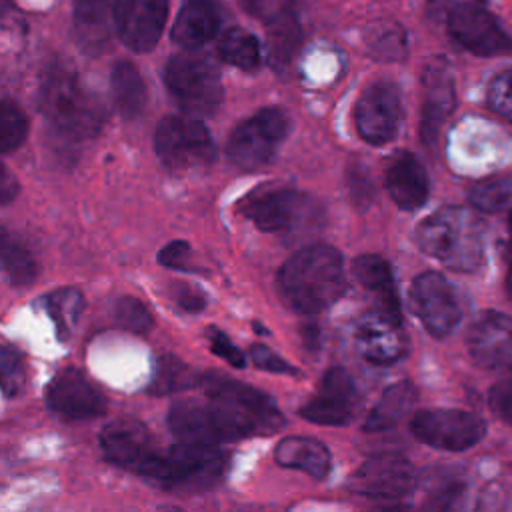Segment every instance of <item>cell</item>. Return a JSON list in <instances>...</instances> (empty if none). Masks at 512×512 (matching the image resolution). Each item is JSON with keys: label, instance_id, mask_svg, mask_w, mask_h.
<instances>
[{"label": "cell", "instance_id": "obj_1", "mask_svg": "<svg viewBox=\"0 0 512 512\" xmlns=\"http://www.w3.org/2000/svg\"><path fill=\"white\" fill-rule=\"evenodd\" d=\"M286 304L300 314H318L338 302L346 290L342 254L328 244H312L292 254L278 272Z\"/></svg>", "mask_w": 512, "mask_h": 512}, {"label": "cell", "instance_id": "obj_2", "mask_svg": "<svg viewBox=\"0 0 512 512\" xmlns=\"http://www.w3.org/2000/svg\"><path fill=\"white\" fill-rule=\"evenodd\" d=\"M38 106L52 128L66 140L92 138L104 124L100 98L66 64L46 68L40 80Z\"/></svg>", "mask_w": 512, "mask_h": 512}, {"label": "cell", "instance_id": "obj_3", "mask_svg": "<svg viewBox=\"0 0 512 512\" xmlns=\"http://www.w3.org/2000/svg\"><path fill=\"white\" fill-rule=\"evenodd\" d=\"M416 242L454 272H474L484 262V222L464 206H444L424 218L416 228Z\"/></svg>", "mask_w": 512, "mask_h": 512}, {"label": "cell", "instance_id": "obj_4", "mask_svg": "<svg viewBox=\"0 0 512 512\" xmlns=\"http://www.w3.org/2000/svg\"><path fill=\"white\" fill-rule=\"evenodd\" d=\"M202 384L234 440L268 436L284 426L282 412L262 390L222 376H202Z\"/></svg>", "mask_w": 512, "mask_h": 512}, {"label": "cell", "instance_id": "obj_5", "mask_svg": "<svg viewBox=\"0 0 512 512\" xmlns=\"http://www.w3.org/2000/svg\"><path fill=\"white\" fill-rule=\"evenodd\" d=\"M166 88L174 102L190 116H208L222 104L220 72L210 58L182 52L168 60L164 70Z\"/></svg>", "mask_w": 512, "mask_h": 512}, {"label": "cell", "instance_id": "obj_6", "mask_svg": "<svg viewBox=\"0 0 512 512\" xmlns=\"http://www.w3.org/2000/svg\"><path fill=\"white\" fill-rule=\"evenodd\" d=\"M104 456L120 468L158 482L168 448H162L154 434L134 418H116L100 432Z\"/></svg>", "mask_w": 512, "mask_h": 512}, {"label": "cell", "instance_id": "obj_7", "mask_svg": "<svg viewBox=\"0 0 512 512\" xmlns=\"http://www.w3.org/2000/svg\"><path fill=\"white\" fill-rule=\"evenodd\" d=\"M156 154L172 172L206 168L216 158L208 128L190 114L166 116L156 128Z\"/></svg>", "mask_w": 512, "mask_h": 512}, {"label": "cell", "instance_id": "obj_8", "mask_svg": "<svg viewBox=\"0 0 512 512\" xmlns=\"http://www.w3.org/2000/svg\"><path fill=\"white\" fill-rule=\"evenodd\" d=\"M228 470V454L220 446L176 442L168 446L158 486L166 490H206L218 484Z\"/></svg>", "mask_w": 512, "mask_h": 512}, {"label": "cell", "instance_id": "obj_9", "mask_svg": "<svg viewBox=\"0 0 512 512\" xmlns=\"http://www.w3.org/2000/svg\"><path fill=\"white\" fill-rule=\"evenodd\" d=\"M412 434L438 450L460 452L478 444L486 434L482 416L458 408H432L420 410L410 420Z\"/></svg>", "mask_w": 512, "mask_h": 512}, {"label": "cell", "instance_id": "obj_10", "mask_svg": "<svg viewBox=\"0 0 512 512\" xmlns=\"http://www.w3.org/2000/svg\"><path fill=\"white\" fill-rule=\"evenodd\" d=\"M288 118L278 108H266L236 126L228 140L230 160L246 170L270 162L280 142L286 138Z\"/></svg>", "mask_w": 512, "mask_h": 512}, {"label": "cell", "instance_id": "obj_11", "mask_svg": "<svg viewBox=\"0 0 512 512\" xmlns=\"http://www.w3.org/2000/svg\"><path fill=\"white\" fill-rule=\"evenodd\" d=\"M410 306L422 326L436 338L448 336L462 318L456 288L440 272H422L412 280Z\"/></svg>", "mask_w": 512, "mask_h": 512}, {"label": "cell", "instance_id": "obj_12", "mask_svg": "<svg viewBox=\"0 0 512 512\" xmlns=\"http://www.w3.org/2000/svg\"><path fill=\"white\" fill-rule=\"evenodd\" d=\"M416 482V472L402 454L382 452L368 456L356 468L350 478V490L374 500L398 502L408 498Z\"/></svg>", "mask_w": 512, "mask_h": 512}, {"label": "cell", "instance_id": "obj_13", "mask_svg": "<svg viewBox=\"0 0 512 512\" xmlns=\"http://www.w3.org/2000/svg\"><path fill=\"white\" fill-rule=\"evenodd\" d=\"M472 360L500 376L512 380V318L496 310L474 320L466 336Z\"/></svg>", "mask_w": 512, "mask_h": 512}, {"label": "cell", "instance_id": "obj_14", "mask_svg": "<svg viewBox=\"0 0 512 512\" xmlns=\"http://www.w3.org/2000/svg\"><path fill=\"white\" fill-rule=\"evenodd\" d=\"M402 120L400 94L390 82L370 84L356 102L354 122L358 134L374 146L390 142Z\"/></svg>", "mask_w": 512, "mask_h": 512}, {"label": "cell", "instance_id": "obj_15", "mask_svg": "<svg viewBox=\"0 0 512 512\" xmlns=\"http://www.w3.org/2000/svg\"><path fill=\"white\" fill-rule=\"evenodd\" d=\"M358 404L360 394L352 376L336 366L322 376L316 396L302 406L300 414L322 426H346L356 416Z\"/></svg>", "mask_w": 512, "mask_h": 512}, {"label": "cell", "instance_id": "obj_16", "mask_svg": "<svg viewBox=\"0 0 512 512\" xmlns=\"http://www.w3.org/2000/svg\"><path fill=\"white\" fill-rule=\"evenodd\" d=\"M46 404L66 420H92L106 412V396L76 368L54 374L46 386Z\"/></svg>", "mask_w": 512, "mask_h": 512}, {"label": "cell", "instance_id": "obj_17", "mask_svg": "<svg viewBox=\"0 0 512 512\" xmlns=\"http://www.w3.org/2000/svg\"><path fill=\"white\" fill-rule=\"evenodd\" d=\"M448 30L460 46L478 56H498L512 48V40L500 22L472 4H458L448 12Z\"/></svg>", "mask_w": 512, "mask_h": 512}, {"label": "cell", "instance_id": "obj_18", "mask_svg": "<svg viewBox=\"0 0 512 512\" xmlns=\"http://www.w3.org/2000/svg\"><path fill=\"white\" fill-rule=\"evenodd\" d=\"M114 26L120 40L134 52H150L160 40L168 0H114Z\"/></svg>", "mask_w": 512, "mask_h": 512}, {"label": "cell", "instance_id": "obj_19", "mask_svg": "<svg viewBox=\"0 0 512 512\" xmlns=\"http://www.w3.org/2000/svg\"><path fill=\"white\" fill-rule=\"evenodd\" d=\"M168 426L180 442L202 446H222L224 442H234L218 410L208 398H182L174 402L168 412Z\"/></svg>", "mask_w": 512, "mask_h": 512}, {"label": "cell", "instance_id": "obj_20", "mask_svg": "<svg viewBox=\"0 0 512 512\" xmlns=\"http://www.w3.org/2000/svg\"><path fill=\"white\" fill-rule=\"evenodd\" d=\"M240 212L264 232H288L304 220L308 200L296 190L278 188L248 196L240 204Z\"/></svg>", "mask_w": 512, "mask_h": 512}, {"label": "cell", "instance_id": "obj_21", "mask_svg": "<svg viewBox=\"0 0 512 512\" xmlns=\"http://www.w3.org/2000/svg\"><path fill=\"white\" fill-rule=\"evenodd\" d=\"M408 498L384 512H466L468 488L458 474L440 470L418 478Z\"/></svg>", "mask_w": 512, "mask_h": 512}, {"label": "cell", "instance_id": "obj_22", "mask_svg": "<svg viewBox=\"0 0 512 512\" xmlns=\"http://www.w3.org/2000/svg\"><path fill=\"white\" fill-rule=\"evenodd\" d=\"M354 338L360 354L372 364H394L406 354L408 342L402 322L392 320L376 308L358 320Z\"/></svg>", "mask_w": 512, "mask_h": 512}, {"label": "cell", "instance_id": "obj_23", "mask_svg": "<svg viewBox=\"0 0 512 512\" xmlns=\"http://www.w3.org/2000/svg\"><path fill=\"white\" fill-rule=\"evenodd\" d=\"M424 106H422V138L432 144L440 126L456 104L454 80L446 62H432L424 70Z\"/></svg>", "mask_w": 512, "mask_h": 512}, {"label": "cell", "instance_id": "obj_24", "mask_svg": "<svg viewBox=\"0 0 512 512\" xmlns=\"http://www.w3.org/2000/svg\"><path fill=\"white\" fill-rule=\"evenodd\" d=\"M384 184L394 204L402 210H416L428 200V174L410 152H400L388 162Z\"/></svg>", "mask_w": 512, "mask_h": 512}, {"label": "cell", "instance_id": "obj_25", "mask_svg": "<svg viewBox=\"0 0 512 512\" xmlns=\"http://www.w3.org/2000/svg\"><path fill=\"white\" fill-rule=\"evenodd\" d=\"M352 274L358 284L370 290L376 298V310L390 316L396 322H402V308L398 290L394 284V276L390 264L378 254H362L352 264Z\"/></svg>", "mask_w": 512, "mask_h": 512}, {"label": "cell", "instance_id": "obj_26", "mask_svg": "<svg viewBox=\"0 0 512 512\" xmlns=\"http://www.w3.org/2000/svg\"><path fill=\"white\" fill-rule=\"evenodd\" d=\"M222 22V10L214 0H188L172 26V40L188 50L204 46L216 36Z\"/></svg>", "mask_w": 512, "mask_h": 512}, {"label": "cell", "instance_id": "obj_27", "mask_svg": "<svg viewBox=\"0 0 512 512\" xmlns=\"http://www.w3.org/2000/svg\"><path fill=\"white\" fill-rule=\"evenodd\" d=\"M274 458L280 466L306 472L316 480H324L332 468L330 450L310 436L282 438L274 448Z\"/></svg>", "mask_w": 512, "mask_h": 512}, {"label": "cell", "instance_id": "obj_28", "mask_svg": "<svg viewBox=\"0 0 512 512\" xmlns=\"http://www.w3.org/2000/svg\"><path fill=\"white\" fill-rule=\"evenodd\" d=\"M302 44V26L296 12L282 6L268 24V60L276 72H284Z\"/></svg>", "mask_w": 512, "mask_h": 512}, {"label": "cell", "instance_id": "obj_29", "mask_svg": "<svg viewBox=\"0 0 512 512\" xmlns=\"http://www.w3.org/2000/svg\"><path fill=\"white\" fill-rule=\"evenodd\" d=\"M416 396H418L416 386L408 380L388 386L382 392L380 400L370 410L364 430L366 432H382V430L396 426L408 414V410L414 406Z\"/></svg>", "mask_w": 512, "mask_h": 512}, {"label": "cell", "instance_id": "obj_30", "mask_svg": "<svg viewBox=\"0 0 512 512\" xmlns=\"http://www.w3.org/2000/svg\"><path fill=\"white\" fill-rule=\"evenodd\" d=\"M110 92L116 110L124 118H136L146 106V84L138 68L130 62H118L110 72Z\"/></svg>", "mask_w": 512, "mask_h": 512}, {"label": "cell", "instance_id": "obj_31", "mask_svg": "<svg viewBox=\"0 0 512 512\" xmlns=\"http://www.w3.org/2000/svg\"><path fill=\"white\" fill-rule=\"evenodd\" d=\"M78 40L86 50H100L108 42V0H74Z\"/></svg>", "mask_w": 512, "mask_h": 512}, {"label": "cell", "instance_id": "obj_32", "mask_svg": "<svg viewBox=\"0 0 512 512\" xmlns=\"http://www.w3.org/2000/svg\"><path fill=\"white\" fill-rule=\"evenodd\" d=\"M44 304H46L48 316L56 326L58 338L66 340L80 320V314L84 308L82 292H78L76 288H58L46 294Z\"/></svg>", "mask_w": 512, "mask_h": 512}, {"label": "cell", "instance_id": "obj_33", "mask_svg": "<svg viewBox=\"0 0 512 512\" xmlns=\"http://www.w3.org/2000/svg\"><path fill=\"white\" fill-rule=\"evenodd\" d=\"M218 56L240 70H254L260 62V44L256 36L242 28L226 30L216 46Z\"/></svg>", "mask_w": 512, "mask_h": 512}, {"label": "cell", "instance_id": "obj_34", "mask_svg": "<svg viewBox=\"0 0 512 512\" xmlns=\"http://www.w3.org/2000/svg\"><path fill=\"white\" fill-rule=\"evenodd\" d=\"M2 252V268L12 286H26L34 282L38 276V262L32 256V252L20 244L16 238H12L6 230L2 232L0 242Z\"/></svg>", "mask_w": 512, "mask_h": 512}, {"label": "cell", "instance_id": "obj_35", "mask_svg": "<svg viewBox=\"0 0 512 512\" xmlns=\"http://www.w3.org/2000/svg\"><path fill=\"white\" fill-rule=\"evenodd\" d=\"M366 44H368V52L374 58L388 60V62L402 60L408 52L404 28L388 20H380L374 26H370L366 34Z\"/></svg>", "mask_w": 512, "mask_h": 512}, {"label": "cell", "instance_id": "obj_36", "mask_svg": "<svg viewBox=\"0 0 512 512\" xmlns=\"http://www.w3.org/2000/svg\"><path fill=\"white\" fill-rule=\"evenodd\" d=\"M470 204L482 212L512 210V176H492L476 182L468 192Z\"/></svg>", "mask_w": 512, "mask_h": 512}, {"label": "cell", "instance_id": "obj_37", "mask_svg": "<svg viewBox=\"0 0 512 512\" xmlns=\"http://www.w3.org/2000/svg\"><path fill=\"white\" fill-rule=\"evenodd\" d=\"M28 132V122L24 112L12 104L10 100H4L0 106V146L2 152H12L16 150Z\"/></svg>", "mask_w": 512, "mask_h": 512}, {"label": "cell", "instance_id": "obj_38", "mask_svg": "<svg viewBox=\"0 0 512 512\" xmlns=\"http://www.w3.org/2000/svg\"><path fill=\"white\" fill-rule=\"evenodd\" d=\"M114 318L124 330H130V332H136V334H144L152 328L150 310L144 306V302H140L134 296L116 298Z\"/></svg>", "mask_w": 512, "mask_h": 512}, {"label": "cell", "instance_id": "obj_39", "mask_svg": "<svg viewBox=\"0 0 512 512\" xmlns=\"http://www.w3.org/2000/svg\"><path fill=\"white\" fill-rule=\"evenodd\" d=\"M196 380L192 378L190 370L180 364L178 360L174 358H162L158 362V370L154 374V380H152V386L150 390L154 394H166V392H174V390H182V388H188L192 386Z\"/></svg>", "mask_w": 512, "mask_h": 512}, {"label": "cell", "instance_id": "obj_40", "mask_svg": "<svg viewBox=\"0 0 512 512\" xmlns=\"http://www.w3.org/2000/svg\"><path fill=\"white\" fill-rule=\"evenodd\" d=\"M0 372H2V392L6 398H14L24 390L26 384V368L20 352L4 344L0 350Z\"/></svg>", "mask_w": 512, "mask_h": 512}, {"label": "cell", "instance_id": "obj_41", "mask_svg": "<svg viewBox=\"0 0 512 512\" xmlns=\"http://www.w3.org/2000/svg\"><path fill=\"white\" fill-rule=\"evenodd\" d=\"M488 104L512 124V68L498 74L488 88Z\"/></svg>", "mask_w": 512, "mask_h": 512}, {"label": "cell", "instance_id": "obj_42", "mask_svg": "<svg viewBox=\"0 0 512 512\" xmlns=\"http://www.w3.org/2000/svg\"><path fill=\"white\" fill-rule=\"evenodd\" d=\"M250 356L254 366L260 370L274 372V374H294V376L300 374L292 364H288L282 356H278L274 350H270L264 344H254L250 350Z\"/></svg>", "mask_w": 512, "mask_h": 512}, {"label": "cell", "instance_id": "obj_43", "mask_svg": "<svg viewBox=\"0 0 512 512\" xmlns=\"http://www.w3.org/2000/svg\"><path fill=\"white\" fill-rule=\"evenodd\" d=\"M158 262L166 268H174L180 272H192V260H190V244L184 240H174L170 244H166L160 252H158Z\"/></svg>", "mask_w": 512, "mask_h": 512}, {"label": "cell", "instance_id": "obj_44", "mask_svg": "<svg viewBox=\"0 0 512 512\" xmlns=\"http://www.w3.org/2000/svg\"><path fill=\"white\" fill-rule=\"evenodd\" d=\"M208 340H210V348L216 356L224 358L228 364H232L234 368H244L246 366V360H244V354L238 350V346L224 334L220 332L218 328H210L208 330Z\"/></svg>", "mask_w": 512, "mask_h": 512}, {"label": "cell", "instance_id": "obj_45", "mask_svg": "<svg viewBox=\"0 0 512 512\" xmlns=\"http://www.w3.org/2000/svg\"><path fill=\"white\" fill-rule=\"evenodd\" d=\"M488 406L500 420L512 424V380H502L490 388Z\"/></svg>", "mask_w": 512, "mask_h": 512}, {"label": "cell", "instance_id": "obj_46", "mask_svg": "<svg viewBox=\"0 0 512 512\" xmlns=\"http://www.w3.org/2000/svg\"><path fill=\"white\" fill-rule=\"evenodd\" d=\"M474 512H512V496L502 486H486L476 502Z\"/></svg>", "mask_w": 512, "mask_h": 512}, {"label": "cell", "instance_id": "obj_47", "mask_svg": "<svg viewBox=\"0 0 512 512\" xmlns=\"http://www.w3.org/2000/svg\"><path fill=\"white\" fill-rule=\"evenodd\" d=\"M174 298L188 312H198L204 308V296L194 288H176Z\"/></svg>", "mask_w": 512, "mask_h": 512}, {"label": "cell", "instance_id": "obj_48", "mask_svg": "<svg viewBox=\"0 0 512 512\" xmlns=\"http://www.w3.org/2000/svg\"><path fill=\"white\" fill-rule=\"evenodd\" d=\"M16 194H18L16 178L8 172V168H2V176H0V198H2V204H8Z\"/></svg>", "mask_w": 512, "mask_h": 512}, {"label": "cell", "instance_id": "obj_49", "mask_svg": "<svg viewBox=\"0 0 512 512\" xmlns=\"http://www.w3.org/2000/svg\"><path fill=\"white\" fill-rule=\"evenodd\" d=\"M242 8L248 12V14H262L264 12V6H266V0H240Z\"/></svg>", "mask_w": 512, "mask_h": 512}, {"label": "cell", "instance_id": "obj_50", "mask_svg": "<svg viewBox=\"0 0 512 512\" xmlns=\"http://www.w3.org/2000/svg\"><path fill=\"white\" fill-rule=\"evenodd\" d=\"M508 260H510V264H512V216L508 218Z\"/></svg>", "mask_w": 512, "mask_h": 512}, {"label": "cell", "instance_id": "obj_51", "mask_svg": "<svg viewBox=\"0 0 512 512\" xmlns=\"http://www.w3.org/2000/svg\"><path fill=\"white\" fill-rule=\"evenodd\" d=\"M160 512H184V510H180V508H164Z\"/></svg>", "mask_w": 512, "mask_h": 512}]
</instances>
